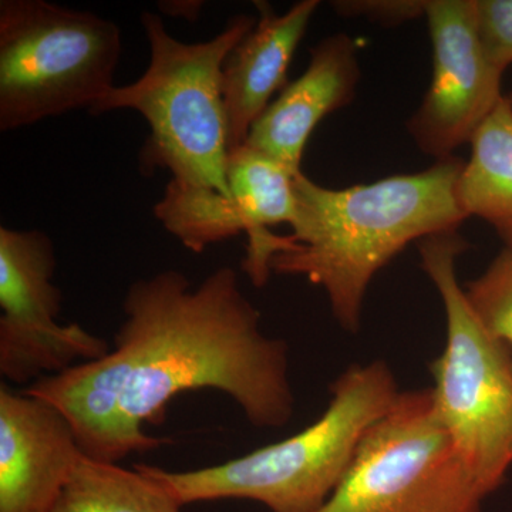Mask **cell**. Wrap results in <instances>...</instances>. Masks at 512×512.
Returning a JSON list of instances; mask_svg holds the SVG:
<instances>
[{
    "instance_id": "cell-1",
    "label": "cell",
    "mask_w": 512,
    "mask_h": 512,
    "mask_svg": "<svg viewBox=\"0 0 512 512\" xmlns=\"http://www.w3.org/2000/svg\"><path fill=\"white\" fill-rule=\"evenodd\" d=\"M123 311L106 356L23 389L67 417L86 456L120 463L170 444L144 426L163 423L171 400L195 390L227 394L256 429L293 419L288 345L266 335L235 269L221 266L198 286L177 269L137 279Z\"/></svg>"
},
{
    "instance_id": "cell-2",
    "label": "cell",
    "mask_w": 512,
    "mask_h": 512,
    "mask_svg": "<svg viewBox=\"0 0 512 512\" xmlns=\"http://www.w3.org/2000/svg\"><path fill=\"white\" fill-rule=\"evenodd\" d=\"M463 167L451 156L421 173L340 190L296 175L292 234L272 256L271 272L305 276L323 288L339 325L357 332L377 272L412 242L456 231L467 220L457 201Z\"/></svg>"
},
{
    "instance_id": "cell-3",
    "label": "cell",
    "mask_w": 512,
    "mask_h": 512,
    "mask_svg": "<svg viewBox=\"0 0 512 512\" xmlns=\"http://www.w3.org/2000/svg\"><path fill=\"white\" fill-rule=\"evenodd\" d=\"M328 409L288 439L190 471L140 463L181 505L248 500L271 512H316L335 493L366 431L392 407L399 387L382 360L350 366L330 386Z\"/></svg>"
},
{
    "instance_id": "cell-4",
    "label": "cell",
    "mask_w": 512,
    "mask_h": 512,
    "mask_svg": "<svg viewBox=\"0 0 512 512\" xmlns=\"http://www.w3.org/2000/svg\"><path fill=\"white\" fill-rule=\"evenodd\" d=\"M256 19L234 16L220 35L184 43L168 33L161 16L144 12L141 23L150 43L146 72L136 82L114 86L90 113L138 111L150 126L140 156L144 168H165L177 183L231 195L222 67Z\"/></svg>"
},
{
    "instance_id": "cell-5",
    "label": "cell",
    "mask_w": 512,
    "mask_h": 512,
    "mask_svg": "<svg viewBox=\"0 0 512 512\" xmlns=\"http://www.w3.org/2000/svg\"><path fill=\"white\" fill-rule=\"evenodd\" d=\"M419 245L421 269L436 286L447 319L446 348L431 363L434 407L488 497L512 467V356L484 328L458 282L457 258L470 242L456 229Z\"/></svg>"
},
{
    "instance_id": "cell-6",
    "label": "cell",
    "mask_w": 512,
    "mask_h": 512,
    "mask_svg": "<svg viewBox=\"0 0 512 512\" xmlns=\"http://www.w3.org/2000/svg\"><path fill=\"white\" fill-rule=\"evenodd\" d=\"M116 23L46 0L0 2V131L92 109L114 87Z\"/></svg>"
},
{
    "instance_id": "cell-7",
    "label": "cell",
    "mask_w": 512,
    "mask_h": 512,
    "mask_svg": "<svg viewBox=\"0 0 512 512\" xmlns=\"http://www.w3.org/2000/svg\"><path fill=\"white\" fill-rule=\"evenodd\" d=\"M485 498L437 416L430 387L399 393L316 512H481Z\"/></svg>"
},
{
    "instance_id": "cell-8",
    "label": "cell",
    "mask_w": 512,
    "mask_h": 512,
    "mask_svg": "<svg viewBox=\"0 0 512 512\" xmlns=\"http://www.w3.org/2000/svg\"><path fill=\"white\" fill-rule=\"evenodd\" d=\"M52 238L37 229L0 227V375L28 387L109 353L79 323L60 325L63 293L53 282Z\"/></svg>"
},
{
    "instance_id": "cell-9",
    "label": "cell",
    "mask_w": 512,
    "mask_h": 512,
    "mask_svg": "<svg viewBox=\"0 0 512 512\" xmlns=\"http://www.w3.org/2000/svg\"><path fill=\"white\" fill-rule=\"evenodd\" d=\"M433 77L407 130L421 153L436 161L470 143L503 99L498 69L481 42L476 0H426Z\"/></svg>"
},
{
    "instance_id": "cell-10",
    "label": "cell",
    "mask_w": 512,
    "mask_h": 512,
    "mask_svg": "<svg viewBox=\"0 0 512 512\" xmlns=\"http://www.w3.org/2000/svg\"><path fill=\"white\" fill-rule=\"evenodd\" d=\"M82 456L56 406L0 384V512L49 510Z\"/></svg>"
},
{
    "instance_id": "cell-11",
    "label": "cell",
    "mask_w": 512,
    "mask_h": 512,
    "mask_svg": "<svg viewBox=\"0 0 512 512\" xmlns=\"http://www.w3.org/2000/svg\"><path fill=\"white\" fill-rule=\"evenodd\" d=\"M360 80L357 46L338 33L311 50L308 69L278 94L249 131L248 147L302 173L306 144L320 121L348 106Z\"/></svg>"
},
{
    "instance_id": "cell-12",
    "label": "cell",
    "mask_w": 512,
    "mask_h": 512,
    "mask_svg": "<svg viewBox=\"0 0 512 512\" xmlns=\"http://www.w3.org/2000/svg\"><path fill=\"white\" fill-rule=\"evenodd\" d=\"M255 28L229 53L222 67V94L228 119V146H242L272 97L288 86V69L302 42L319 0L295 3L276 15L265 2H256Z\"/></svg>"
},
{
    "instance_id": "cell-13",
    "label": "cell",
    "mask_w": 512,
    "mask_h": 512,
    "mask_svg": "<svg viewBox=\"0 0 512 512\" xmlns=\"http://www.w3.org/2000/svg\"><path fill=\"white\" fill-rule=\"evenodd\" d=\"M471 156L457 183L467 218L477 217L512 247V97L504 96L470 141Z\"/></svg>"
},
{
    "instance_id": "cell-14",
    "label": "cell",
    "mask_w": 512,
    "mask_h": 512,
    "mask_svg": "<svg viewBox=\"0 0 512 512\" xmlns=\"http://www.w3.org/2000/svg\"><path fill=\"white\" fill-rule=\"evenodd\" d=\"M183 505L160 481L120 463L80 457L72 476L46 512H181Z\"/></svg>"
},
{
    "instance_id": "cell-15",
    "label": "cell",
    "mask_w": 512,
    "mask_h": 512,
    "mask_svg": "<svg viewBox=\"0 0 512 512\" xmlns=\"http://www.w3.org/2000/svg\"><path fill=\"white\" fill-rule=\"evenodd\" d=\"M225 174L229 191L244 201L252 221L245 258H258L274 238L269 228L279 224L292 227L295 222L298 174L247 144L229 150Z\"/></svg>"
},
{
    "instance_id": "cell-16",
    "label": "cell",
    "mask_w": 512,
    "mask_h": 512,
    "mask_svg": "<svg viewBox=\"0 0 512 512\" xmlns=\"http://www.w3.org/2000/svg\"><path fill=\"white\" fill-rule=\"evenodd\" d=\"M153 212L163 227L195 254L252 231L247 207L234 192L225 195L174 180L165 187Z\"/></svg>"
},
{
    "instance_id": "cell-17",
    "label": "cell",
    "mask_w": 512,
    "mask_h": 512,
    "mask_svg": "<svg viewBox=\"0 0 512 512\" xmlns=\"http://www.w3.org/2000/svg\"><path fill=\"white\" fill-rule=\"evenodd\" d=\"M464 292L484 328L512 356V247H505L483 275L467 282Z\"/></svg>"
},
{
    "instance_id": "cell-18",
    "label": "cell",
    "mask_w": 512,
    "mask_h": 512,
    "mask_svg": "<svg viewBox=\"0 0 512 512\" xmlns=\"http://www.w3.org/2000/svg\"><path fill=\"white\" fill-rule=\"evenodd\" d=\"M478 32L498 69L512 64V0H476Z\"/></svg>"
},
{
    "instance_id": "cell-19",
    "label": "cell",
    "mask_w": 512,
    "mask_h": 512,
    "mask_svg": "<svg viewBox=\"0 0 512 512\" xmlns=\"http://www.w3.org/2000/svg\"><path fill=\"white\" fill-rule=\"evenodd\" d=\"M330 5L343 18H362L387 28L424 18L426 13V0H338Z\"/></svg>"
},
{
    "instance_id": "cell-20",
    "label": "cell",
    "mask_w": 512,
    "mask_h": 512,
    "mask_svg": "<svg viewBox=\"0 0 512 512\" xmlns=\"http://www.w3.org/2000/svg\"><path fill=\"white\" fill-rule=\"evenodd\" d=\"M204 2H161L160 8L168 16L173 18H183L187 20H197L200 18V13Z\"/></svg>"
}]
</instances>
